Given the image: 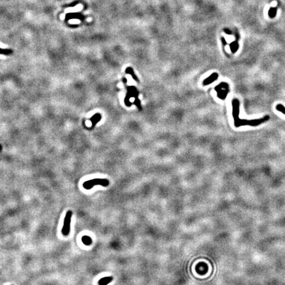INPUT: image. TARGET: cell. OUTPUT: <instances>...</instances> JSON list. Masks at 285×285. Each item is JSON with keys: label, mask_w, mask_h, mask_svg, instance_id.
I'll list each match as a JSON object with an SVG mask.
<instances>
[{"label": "cell", "mask_w": 285, "mask_h": 285, "mask_svg": "<svg viewBox=\"0 0 285 285\" xmlns=\"http://www.w3.org/2000/svg\"><path fill=\"white\" fill-rule=\"evenodd\" d=\"M100 119H101V115H100L99 114H97L93 116L92 117V118L90 119L91 121L92 122V125H95L96 123H97L98 121H99Z\"/></svg>", "instance_id": "cell-7"}, {"label": "cell", "mask_w": 285, "mask_h": 285, "mask_svg": "<svg viewBox=\"0 0 285 285\" xmlns=\"http://www.w3.org/2000/svg\"><path fill=\"white\" fill-rule=\"evenodd\" d=\"M112 281H113L112 277H105L99 280V285H107Z\"/></svg>", "instance_id": "cell-5"}, {"label": "cell", "mask_w": 285, "mask_h": 285, "mask_svg": "<svg viewBox=\"0 0 285 285\" xmlns=\"http://www.w3.org/2000/svg\"><path fill=\"white\" fill-rule=\"evenodd\" d=\"M110 182L107 179H100V178H96L92 179L90 180H88L83 183V188L86 190H90L93 187L95 186H102L106 187L109 185Z\"/></svg>", "instance_id": "cell-2"}, {"label": "cell", "mask_w": 285, "mask_h": 285, "mask_svg": "<svg viewBox=\"0 0 285 285\" xmlns=\"http://www.w3.org/2000/svg\"><path fill=\"white\" fill-rule=\"evenodd\" d=\"M276 109L277 111L282 113L285 115V107L281 104H278L276 106Z\"/></svg>", "instance_id": "cell-10"}, {"label": "cell", "mask_w": 285, "mask_h": 285, "mask_svg": "<svg viewBox=\"0 0 285 285\" xmlns=\"http://www.w3.org/2000/svg\"><path fill=\"white\" fill-rule=\"evenodd\" d=\"M72 215H73V214H72L71 211H68L67 212L66 214H65L64 226H63L62 230V234L65 236H67L69 235L70 230H71V222Z\"/></svg>", "instance_id": "cell-3"}, {"label": "cell", "mask_w": 285, "mask_h": 285, "mask_svg": "<svg viewBox=\"0 0 285 285\" xmlns=\"http://www.w3.org/2000/svg\"><path fill=\"white\" fill-rule=\"evenodd\" d=\"M13 50L11 49H2L0 48V54L5 55H9L12 54Z\"/></svg>", "instance_id": "cell-8"}, {"label": "cell", "mask_w": 285, "mask_h": 285, "mask_svg": "<svg viewBox=\"0 0 285 285\" xmlns=\"http://www.w3.org/2000/svg\"><path fill=\"white\" fill-rule=\"evenodd\" d=\"M232 116L234 118V124L236 127H240L241 126H252L256 127L261 125V123H265L269 120L270 118L269 116H265L259 119L255 120H246V119H240V101L237 99H234L232 100Z\"/></svg>", "instance_id": "cell-1"}, {"label": "cell", "mask_w": 285, "mask_h": 285, "mask_svg": "<svg viewBox=\"0 0 285 285\" xmlns=\"http://www.w3.org/2000/svg\"><path fill=\"white\" fill-rule=\"evenodd\" d=\"M81 240H82V242L84 244L86 245V246H90V245L92 244V240L91 239V238L88 236H84L81 238Z\"/></svg>", "instance_id": "cell-6"}, {"label": "cell", "mask_w": 285, "mask_h": 285, "mask_svg": "<svg viewBox=\"0 0 285 285\" xmlns=\"http://www.w3.org/2000/svg\"><path fill=\"white\" fill-rule=\"evenodd\" d=\"M277 15V9L276 8H271L269 11V16L271 18H274Z\"/></svg>", "instance_id": "cell-9"}, {"label": "cell", "mask_w": 285, "mask_h": 285, "mask_svg": "<svg viewBox=\"0 0 285 285\" xmlns=\"http://www.w3.org/2000/svg\"><path fill=\"white\" fill-rule=\"evenodd\" d=\"M125 72H126V73H129L131 75H132L133 77H134V79H135V81H138V78H137V77L135 75L134 70H133L132 68H130V67H129V68H127V69H126Z\"/></svg>", "instance_id": "cell-11"}, {"label": "cell", "mask_w": 285, "mask_h": 285, "mask_svg": "<svg viewBox=\"0 0 285 285\" xmlns=\"http://www.w3.org/2000/svg\"><path fill=\"white\" fill-rule=\"evenodd\" d=\"M219 77V74L217 73H214L212 75H211L209 77H207V79H205L204 81H203V85H208L209 84H211L212 83H213L214 81H215Z\"/></svg>", "instance_id": "cell-4"}]
</instances>
